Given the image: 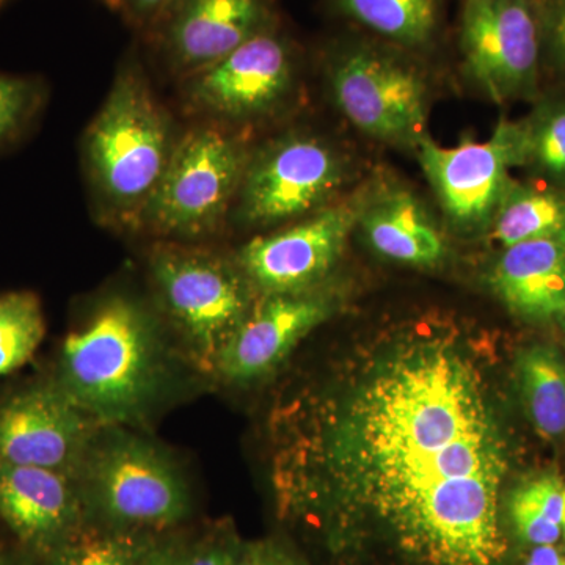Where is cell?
Returning <instances> with one entry per match:
<instances>
[{
  "instance_id": "obj_1",
  "label": "cell",
  "mask_w": 565,
  "mask_h": 565,
  "mask_svg": "<svg viewBox=\"0 0 565 565\" xmlns=\"http://www.w3.org/2000/svg\"><path fill=\"white\" fill-rule=\"evenodd\" d=\"M459 334L404 327L270 419L278 511L367 516L419 565H498L509 448Z\"/></svg>"
},
{
  "instance_id": "obj_2",
  "label": "cell",
  "mask_w": 565,
  "mask_h": 565,
  "mask_svg": "<svg viewBox=\"0 0 565 565\" xmlns=\"http://www.w3.org/2000/svg\"><path fill=\"white\" fill-rule=\"evenodd\" d=\"M178 363L185 364L161 315L117 292L66 334L52 375L99 427L137 430L169 399Z\"/></svg>"
},
{
  "instance_id": "obj_3",
  "label": "cell",
  "mask_w": 565,
  "mask_h": 565,
  "mask_svg": "<svg viewBox=\"0 0 565 565\" xmlns=\"http://www.w3.org/2000/svg\"><path fill=\"white\" fill-rule=\"evenodd\" d=\"M181 134L136 62L122 63L84 139L96 199L114 225L139 230Z\"/></svg>"
},
{
  "instance_id": "obj_4",
  "label": "cell",
  "mask_w": 565,
  "mask_h": 565,
  "mask_svg": "<svg viewBox=\"0 0 565 565\" xmlns=\"http://www.w3.org/2000/svg\"><path fill=\"white\" fill-rule=\"evenodd\" d=\"M148 267L158 313L182 360L203 377H214L222 352L259 294L236 258L188 243L156 244Z\"/></svg>"
},
{
  "instance_id": "obj_5",
  "label": "cell",
  "mask_w": 565,
  "mask_h": 565,
  "mask_svg": "<svg viewBox=\"0 0 565 565\" xmlns=\"http://www.w3.org/2000/svg\"><path fill=\"white\" fill-rule=\"evenodd\" d=\"M88 523L134 533L177 530L192 514L188 479L161 445L128 427H99L77 476Z\"/></svg>"
},
{
  "instance_id": "obj_6",
  "label": "cell",
  "mask_w": 565,
  "mask_h": 565,
  "mask_svg": "<svg viewBox=\"0 0 565 565\" xmlns=\"http://www.w3.org/2000/svg\"><path fill=\"white\" fill-rule=\"evenodd\" d=\"M252 150L228 126L203 121L181 134L139 230L174 243H195L232 214Z\"/></svg>"
},
{
  "instance_id": "obj_7",
  "label": "cell",
  "mask_w": 565,
  "mask_h": 565,
  "mask_svg": "<svg viewBox=\"0 0 565 565\" xmlns=\"http://www.w3.org/2000/svg\"><path fill=\"white\" fill-rule=\"evenodd\" d=\"M348 178L343 154L322 137L288 132L252 151L232 214L270 228L329 206Z\"/></svg>"
},
{
  "instance_id": "obj_8",
  "label": "cell",
  "mask_w": 565,
  "mask_h": 565,
  "mask_svg": "<svg viewBox=\"0 0 565 565\" xmlns=\"http://www.w3.org/2000/svg\"><path fill=\"white\" fill-rule=\"evenodd\" d=\"M329 82L341 114L373 139L415 148L426 136V81L399 55L373 44H348L334 52Z\"/></svg>"
},
{
  "instance_id": "obj_9",
  "label": "cell",
  "mask_w": 565,
  "mask_h": 565,
  "mask_svg": "<svg viewBox=\"0 0 565 565\" xmlns=\"http://www.w3.org/2000/svg\"><path fill=\"white\" fill-rule=\"evenodd\" d=\"M296 77V47L277 24L180 82L193 111L228 126L263 120L280 109Z\"/></svg>"
},
{
  "instance_id": "obj_10",
  "label": "cell",
  "mask_w": 565,
  "mask_h": 565,
  "mask_svg": "<svg viewBox=\"0 0 565 565\" xmlns=\"http://www.w3.org/2000/svg\"><path fill=\"white\" fill-rule=\"evenodd\" d=\"M415 150L445 217L457 232H489L512 169L522 167L519 121L503 118L489 139L462 140L456 147L424 136Z\"/></svg>"
},
{
  "instance_id": "obj_11",
  "label": "cell",
  "mask_w": 565,
  "mask_h": 565,
  "mask_svg": "<svg viewBox=\"0 0 565 565\" xmlns=\"http://www.w3.org/2000/svg\"><path fill=\"white\" fill-rule=\"evenodd\" d=\"M460 51L468 76L493 102L537 98L542 52L534 0H467Z\"/></svg>"
},
{
  "instance_id": "obj_12",
  "label": "cell",
  "mask_w": 565,
  "mask_h": 565,
  "mask_svg": "<svg viewBox=\"0 0 565 565\" xmlns=\"http://www.w3.org/2000/svg\"><path fill=\"white\" fill-rule=\"evenodd\" d=\"M98 429L54 375L40 379L0 401V463L77 479Z\"/></svg>"
},
{
  "instance_id": "obj_13",
  "label": "cell",
  "mask_w": 565,
  "mask_h": 565,
  "mask_svg": "<svg viewBox=\"0 0 565 565\" xmlns=\"http://www.w3.org/2000/svg\"><path fill=\"white\" fill-rule=\"evenodd\" d=\"M359 207L360 199L329 204L280 232L245 244L236 262L259 296L322 285L356 226Z\"/></svg>"
},
{
  "instance_id": "obj_14",
  "label": "cell",
  "mask_w": 565,
  "mask_h": 565,
  "mask_svg": "<svg viewBox=\"0 0 565 565\" xmlns=\"http://www.w3.org/2000/svg\"><path fill=\"white\" fill-rule=\"evenodd\" d=\"M277 24L275 0H177L145 35L182 81Z\"/></svg>"
},
{
  "instance_id": "obj_15",
  "label": "cell",
  "mask_w": 565,
  "mask_h": 565,
  "mask_svg": "<svg viewBox=\"0 0 565 565\" xmlns=\"http://www.w3.org/2000/svg\"><path fill=\"white\" fill-rule=\"evenodd\" d=\"M337 299L322 285L259 296L252 313L218 359L212 381L250 385L277 371L294 349L334 313Z\"/></svg>"
},
{
  "instance_id": "obj_16",
  "label": "cell",
  "mask_w": 565,
  "mask_h": 565,
  "mask_svg": "<svg viewBox=\"0 0 565 565\" xmlns=\"http://www.w3.org/2000/svg\"><path fill=\"white\" fill-rule=\"evenodd\" d=\"M0 519L46 557L88 523L77 479L9 463H0Z\"/></svg>"
},
{
  "instance_id": "obj_17",
  "label": "cell",
  "mask_w": 565,
  "mask_h": 565,
  "mask_svg": "<svg viewBox=\"0 0 565 565\" xmlns=\"http://www.w3.org/2000/svg\"><path fill=\"white\" fill-rule=\"evenodd\" d=\"M494 296L530 323L565 321V239L503 248L489 274Z\"/></svg>"
},
{
  "instance_id": "obj_18",
  "label": "cell",
  "mask_w": 565,
  "mask_h": 565,
  "mask_svg": "<svg viewBox=\"0 0 565 565\" xmlns=\"http://www.w3.org/2000/svg\"><path fill=\"white\" fill-rule=\"evenodd\" d=\"M356 226L379 255L408 266H437L444 234L422 200L401 185H379L360 199Z\"/></svg>"
},
{
  "instance_id": "obj_19",
  "label": "cell",
  "mask_w": 565,
  "mask_h": 565,
  "mask_svg": "<svg viewBox=\"0 0 565 565\" xmlns=\"http://www.w3.org/2000/svg\"><path fill=\"white\" fill-rule=\"evenodd\" d=\"M489 232L501 247L541 239H565V191L512 178Z\"/></svg>"
},
{
  "instance_id": "obj_20",
  "label": "cell",
  "mask_w": 565,
  "mask_h": 565,
  "mask_svg": "<svg viewBox=\"0 0 565 565\" xmlns=\"http://www.w3.org/2000/svg\"><path fill=\"white\" fill-rule=\"evenodd\" d=\"M515 377L527 418L545 440L565 433V362L552 345L534 344L516 356Z\"/></svg>"
},
{
  "instance_id": "obj_21",
  "label": "cell",
  "mask_w": 565,
  "mask_h": 565,
  "mask_svg": "<svg viewBox=\"0 0 565 565\" xmlns=\"http://www.w3.org/2000/svg\"><path fill=\"white\" fill-rule=\"evenodd\" d=\"M333 9L397 46L419 50L433 43L440 0H330Z\"/></svg>"
},
{
  "instance_id": "obj_22",
  "label": "cell",
  "mask_w": 565,
  "mask_h": 565,
  "mask_svg": "<svg viewBox=\"0 0 565 565\" xmlns=\"http://www.w3.org/2000/svg\"><path fill=\"white\" fill-rule=\"evenodd\" d=\"M519 128L523 169L565 191V98L539 99Z\"/></svg>"
},
{
  "instance_id": "obj_23",
  "label": "cell",
  "mask_w": 565,
  "mask_h": 565,
  "mask_svg": "<svg viewBox=\"0 0 565 565\" xmlns=\"http://www.w3.org/2000/svg\"><path fill=\"white\" fill-rule=\"evenodd\" d=\"M156 535L87 523L47 556V565H140Z\"/></svg>"
},
{
  "instance_id": "obj_24",
  "label": "cell",
  "mask_w": 565,
  "mask_h": 565,
  "mask_svg": "<svg viewBox=\"0 0 565 565\" xmlns=\"http://www.w3.org/2000/svg\"><path fill=\"white\" fill-rule=\"evenodd\" d=\"M564 484L556 476L531 479L512 493L509 515L523 541L555 545L563 537Z\"/></svg>"
},
{
  "instance_id": "obj_25",
  "label": "cell",
  "mask_w": 565,
  "mask_h": 565,
  "mask_svg": "<svg viewBox=\"0 0 565 565\" xmlns=\"http://www.w3.org/2000/svg\"><path fill=\"white\" fill-rule=\"evenodd\" d=\"M44 334L46 319L35 292L0 294V377L31 362Z\"/></svg>"
},
{
  "instance_id": "obj_26",
  "label": "cell",
  "mask_w": 565,
  "mask_h": 565,
  "mask_svg": "<svg viewBox=\"0 0 565 565\" xmlns=\"http://www.w3.org/2000/svg\"><path fill=\"white\" fill-rule=\"evenodd\" d=\"M46 103V87L32 76L0 73V152L32 131Z\"/></svg>"
},
{
  "instance_id": "obj_27",
  "label": "cell",
  "mask_w": 565,
  "mask_h": 565,
  "mask_svg": "<svg viewBox=\"0 0 565 565\" xmlns=\"http://www.w3.org/2000/svg\"><path fill=\"white\" fill-rule=\"evenodd\" d=\"M539 24L542 65L565 77V0H553L541 7Z\"/></svg>"
},
{
  "instance_id": "obj_28",
  "label": "cell",
  "mask_w": 565,
  "mask_h": 565,
  "mask_svg": "<svg viewBox=\"0 0 565 565\" xmlns=\"http://www.w3.org/2000/svg\"><path fill=\"white\" fill-rule=\"evenodd\" d=\"M239 545L226 527H211L189 545L184 565H236Z\"/></svg>"
},
{
  "instance_id": "obj_29",
  "label": "cell",
  "mask_w": 565,
  "mask_h": 565,
  "mask_svg": "<svg viewBox=\"0 0 565 565\" xmlns=\"http://www.w3.org/2000/svg\"><path fill=\"white\" fill-rule=\"evenodd\" d=\"M177 0H110V9L118 11L129 25L147 33Z\"/></svg>"
},
{
  "instance_id": "obj_30",
  "label": "cell",
  "mask_w": 565,
  "mask_h": 565,
  "mask_svg": "<svg viewBox=\"0 0 565 565\" xmlns=\"http://www.w3.org/2000/svg\"><path fill=\"white\" fill-rule=\"evenodd\" d=\"M191 542L174 531L158 534L140 565H184Z\"/></svg>"
},
{
  "instance_id": "obj_31",
  "label": "cell",
  "mask_w": 565,
  "mask_h": 565,
  "mask_svg": "<svg viewBox=\"0 0 565 565\" xmlns=\"http://www.w3.org/2000/svg\"><path fill=\"white\" fill-rule=\"evenodd\" d=\"M236 565H289L280 553L266 545H252L239 550Z\"/></svg>"
},
{
  "instance_id": "obj_32",
  "label": "cell",
  "mask_w": 565,
  "mask_h": 565,
  "mask_svg": "<svg viewBox=\"0 0 565 565\" xmlns=\"http://www.w3.org/2000/svg\"><path fill=\"white\" fill-rule=\"evenodd\" d=\"M525 565H565V555L555 545H537Z\"/></svg>"
},
{
  "instance_id": "obj_33",
  "label": "cell",
  "mask_w": 565,
  "mask_h": 565,
  "mask_svg": "<svg viewBox=\"0 0 565 565\" xmlns=\"http://www.w3.org/2000/svg\"><path fill=\"white\" fill-rule=\"evenodd\" d=\"M0 565H28L21 557L10 552H0Z\"/></svg>"
},
{
  "instance_id": "obj_34",
  "label": "cell",
  "mask_w": 565,
  "mask_h": 565,
  "mask_svg": "<svg viewBox=\"0 0 565 565\" xmlns=\"http://www.w3.org/2000/svg\"><path fill=\"white\" fill-rule=\"evenodd\" d=\"M553 2V0H534L535 6L541 9V7L546 6V3Z\"/></svg>"
},
{
  "instance_id": "obj_35",
  "label": "cell",
  "mask_w": 565,
  "mask_h": 565,
  "mask_svg": "<svg viewBox=\"0 0 565 565\" xmlns=\"http://www.w3.org/2000/svg\"><path fill=\"white\" fill-rule=\"evenodd\" d=\"M563 535H564V537H565V487H564Z\"/></svg>"
},
{
  "instance_id": "obj_36",
  "label": "cell",
  "mask_w": 565,
  "mask_h": 565,
  "mask_svg": "<svg viewBox=\"0 0 565 565\" xmlns=\"http://www.w3.org/2000/svg\"><path fill=\"white\" fill-rule=\"evenodd\" d=\"M9 2V0H0V9H2L6 3Z\"/></svg>"
},
{
  "instance_id": "obj_37",
  "label": "cell",
  "mask_w": 565,
  "mask_h": 565,
  "mask_svg": "<svg viewBox=\"0 0 565 565\" xmlns=\"http://www.w3.org/2000/svg\"><path fill=\"white\" fill-rule=\"evenodd\" d=\"M103 2L110 7V0H103Z\"/></svg>"
},
{
  "instance_id": "obj_38",
  "label": "cell",
  "mask_w": 565,
  "mask_h": 565,
  "mask_svg": "<svg viewBox=\"0 0 565 565\" xmlns=\"http://www.w3.org/2000/svg\"><path fill=\"white\" fill-rule=\"evenodd\" d=\"M563 323H564V327H565V321Z\"/></svg>"
}]
</instances>
